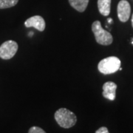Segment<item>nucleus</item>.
Masks as SVG:
<instances>
[{"label": "nucleus", "instance_id": "f257e3e1", "mask_svg": "<svg viewBox=\"0 0 133 133\" xmlns=\"http://www.w3.org/2000/svg\"><path fill=\"white\" fill-rule=\"evenodd\" d=\"M55 120L58 124L64 129L72 127L77 121L76 115L66 108H60L55 112Z\"/></svg>", "mask_w": 133, "mask_h": 133}, {"label": "nucleus", "instance_id": "f03ea898", "mask_svg": "<svg viewBox=\"0 0 133 133\" xmlns=\"http://www.w3.org/2000/svg\"><path fill=\"white\" fill-rule=\"evenodd\" d=\"M121 62L118 57L115 56H109L102 59L98 63V69L100 72L108 75L112 74L117 72L121 67Z\"/></svg>", "mask_w": 133, "mask_h": 133}, {"label": "nucleus", "instance_id": "7ed1b4c3", "mask_svg": "<svg viewBox=\"0 0 133 133\" xmlns=\"http://www.w3.org/2000/svg\"><path fill=\"white\" fill-rule=\"evenodd\" d=\"M92 30L95 35V40L97 43L101 45H109L112 43L113 38L111 33L105 30L101 27L99 21H95L92 24Z\"/></svg>", "mask_w": 133, "mask_h": 133}, {"label": "nucleus", "instance_id": "20e7f679", "mask_svg": "<svg viewBox=\"0 0 133 133\" xmlns=\"http://www.w3.org/2000/svg\"><path fill=\"white\" fill-rule=\"evenodd\" d=\"M18 44L12 40L6 41L0 46V58L4 60H9L14 57L18 50Z\"/></svg>", "mask_w": 133, "mask_h": 133}, {"label": "nucleus", "instance_id": "39448f33", "mask_svg": "<svg viewBox=\"0 0 133 133\" xmlns=\"http://www.w3.org/2000/svg\"><path fill=\"white\" fill-rule=\"evenodd\" d=\"M118 16L119 20L122 22L128 21L131 13V7L127 0H121L118 5Z\"/></svg>", "mask_w": 133, "mask_h": 133}, {"label": "nucleus", "instance_id": "423d86ee", "mask_svg": "<svg viewBox=\"0 0 133 133\" xmlns=\"http://www.w3.org/2000/svg\"><path fill=\"white\" fill-rule=\"evenodd\" d=\"M24 25L26 28H34L41 32L44 31L46 27L45 21L41 16H34L29 18L25 21Z\"/></svg>", "mask_w": 133, "mask_h": 133}, {"label": "nucleus", "instance_id": "0eeeda50", "mask_svg": "<svg viewBox=\"0 0 133 133\" xmlns=\"http://www.w3.org/2000/svg\"><path fill=\"white\" fill-rule=\"evenodd\" d=\"M117 84L112 81H107L103 85L102 95L107 99L114 101L116 96Z\"/></svg>", "mask_w": 133, "mask_h": 133}, {"label": "nucleus", "instance_id": "6e6552de", "mask_svg": "<svg viewBox=\"0 0 133 133\" xmlns=\"http://www.w3.org/2000/svg\"><path fill=\"white\" fill-rule=\"evenodd\" d=\"M111 0H98V8L100 14L104 16L110 14Z\"/></svg>", "mask_w": 133, "mask_h": 133}, {"label": "nucleus", "instance_id": "1a4fd4ad", "mask_svg": "<svg viewBox=\"0 0 133 133\" xmlns=\"http://www.w3.org/2000/svg\"><path fill=\"white\" fill-rule=\"evenodd\" d=\"M90 0H69L72 7L78 12H84L87 8Z\"/></svg>", "mask_w": 133, "mask_h": 133}, {"label": "nucleus", "instance_id": "9d476101", "mask_svg": "<svg viewBox=\"0 0 133 133\" xmlns=\"http://www.w3.org/2000/svg\"><path fill=\"white\" fill-rule=\"evenodd\" d=\"M19 0H0V9L12 8L18 3Z\"/></svg>", "mask_w": 133, "mask_h": 133}, {"label": "nucleus", "instance_id": "9b49d317", "mask_svg": "<svg viewBox=\"0 0 133 133\" xmlns=\"http://www.w3.org/2000/svg\"><path fill=\"white\" fill-rule=\"evenodd\" d=\"M28 133H46L42 129L38 127H32L29 129Z\"/></svg>", "mask_w": 133, "mask_h": 133}, {"label": "nucleus", "instance_id": "f8f14e48", "mask_svg": "<svg viewBox=\"0 0 133 133\" xmlns=\"http://www.w3.org/2000/svg\"><path fill=\"white\" fill-rule=\"evenodd\" d=\"M95 133H109V131H108V129L107 128V127H101L99 128L96 132Z\"/></svg>", "mask_w": 133, "mask_h": 133}, {"label": "nucleus", "instance_id": "ddd939ff", "mask_svg": "<svg viewBox=\"0 0 133 133\" xmlns=\"http://www.w3.org/2000/svg\"><path fill=\"white\" fill-rule=\"evenodd\" d=\"M108 22H109V23H112V19H108Z\"/></svg>", "mask_w": 133, "mask_h": 133}, {"label": "nucleus", "instance_id": "4468645a", "mask_svg": "<svg viewBox=\"0 0 133 133\" xmlns=\"http://www.w3.org/2000/svg\"><path fill=\"white\" fill-rule=\"evenodd\" d=\"M132 28H133V14H132Z\"/></svg>", "mask_w": 133, "mask_h": 133}]
</instances>
